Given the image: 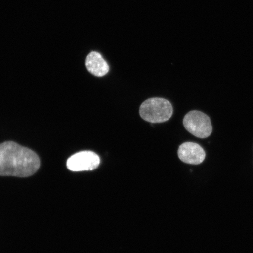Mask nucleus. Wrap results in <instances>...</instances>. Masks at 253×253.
<instances>
[{"instance_id": "2", "label": "nucleus", "mask_w": 253, "mask_h": 253, "mask_svg": "<svg viewBox=\"0 0 253 253\" xmlns=\"http://www.w3.org/2000/svg\"><path fill=\"white\" fill-rule=\"evenodd\" d=\"M172 114L171 103L163 98H151L142 103L140 108L142 119L152 123L167 122Z\"/></svg>"}, {"instance_id": "1", "label": "nucleus", "mask_w": 253, "mask_h": 253, "mask_svg": "<svg viewBox=\"0 0 253 253\" xmlns=\"http://www.w3.org/2000/svg\"><path fill=\"white\" fill-rule=\"evenodd\" d=\"M39 156L14 141L0 144V176L20 178L31 176L40 167Z\"/></svg>"}, {"instance_id": "5", "label": "nucleus", "mask_w": 253, "mask_h": 253, "mask_svg": "<svg viewBox=\"0 0 253 253\" xmlns=\"http://www.w3.org/2000/svg\"><path fill=\"white\" fill-rule=\"evenodd\" d=\"M178 154L183 163L198 165L205 160L206 153L201 145L195 142H187L180 145Z\"/></svg>"}, {"instance_id": "6", "label": "nucleus", "mask_w": 253, "mask_h": 253, "mask_svg": "<svg viewBox=\"0 0 253 253\" xmlns=\"http://www.w3.org/2000/svg\"><path fill=\"white\" fill-rule=\"evenodd\" d=\"M86 66L88 72L96 77H103L109 71V66L99 53L92 52L87 56Z\"/></svg>"}, {"instance_id": "3", "label": "nucleus", "mask_w": 253, "mask_h": 253, "mask_svg": "<svg viewBox=\"0 0 253 253\" xmlns=\"http://www.w3.org/2000/svg\"><path fill=\"white\" fill-rule=\"evenodd\" d=\"M186 130L199 138H206L212 132V126L209 116L197 110L189 112L183 119Z\"/></svg>"}, {"instance_id": "4", "label": "nucleus", "mask_w": 253, "mask_h": 253, "mask_svg": "<svg viewBox=\"0 0 253 253\" xmlns=\"http://www.w3.org/2000/svg\"><path fill=\"white\" fill-rule=\"evenodd\" d=\"M100 163V157L97 154L91 151H83L69 157L66 166L73 172L87 171L96 169Z\"/></svg>"}]
</instances>
